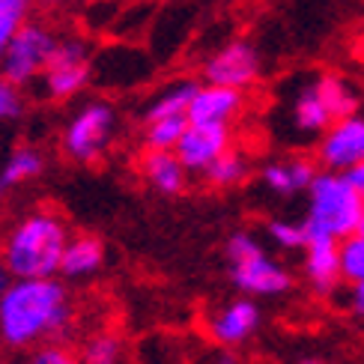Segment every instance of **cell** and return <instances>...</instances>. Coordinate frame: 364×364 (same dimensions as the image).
Segmentation results:
<instances>
[{"label":"cell","mask_w":364,"mask_h":364,"mask_svg":"<svg viewBox=\"0 0 364 364\" xmlns=\"http://www.w3.org/2000/svg\"><path fill=\"white\" fill-rule=\"evenodd\" d=\"M72 323V299L57 275L12 278L0 296V341L12 350H27L60 338Z\"/></svg>","instance_id":"6da1fadb"},{"label":"cell","mask_w":364,"mask_h":364,"mask_svg":"<svg viewBox=\"0 0 364 364\" xmlns=\"http://www.w3.org/2000/svg\"><path fill=\"white\" fill-rule=\"evenodd\" d=\"M69 239V227L57 212H30L9 230L0 260L6 263L12 278H51L60 275V260Z\"/></svg>","instance_id":"7a4b0ae2"},{"label":"cell","mask_w":364,"mask_h":364,"mask_svg":"<svg viewBox=\"0 0 364 364\" xmlns=\"http://www.w3.org/2000/svg\"><path fill=\"white\" fill-rule=\"evenodd\" d=\"M364 194L341 171H316L308 186V239H346L358 230Z\"/></svg>","instance_id":"3957f363"},{"label":"cell","mask_w":364,"mask_h":364,"mask_svg":"<svg viewBox=\"0 0 364 364\" xmlns=\"http://www.w3.org/2000/svg\"><path fill=\"white\" fill-rule=\"evenodd\" d=\"M358 111V90L341 75H316L305 81L290 102V126L301 138L320 134L341 117Z\"/></svg>","instance_id":"277c9868"},{"label":"cell","mask_w":364,"mask_h":364,"mask_svg":"<svg viewBox=\"0 0 364 364\" xmlns=\"http://www.w3.org/2000/svg\"><path fill=\"white\" fill-rule=\"evenodd\" d=\"M227 260H230L233 284L248 296H281L293 287L290 272L272 260L248 230H239L227 239Z\"/></svg>","instance_id":"5b68a950"},{"label":"cell","mask_w":364,"mask_h":364,"mask_svg":"<svg viewBox=\"0 0 364 364\" xmlns=\"http://www.w3.org/2000/svg\"><path fill=\"white\" fill-rule=\"evenodd\" d=\"M114 134H117V108L108 99H90L69 117L63 134H60V146H63V156H69L72 161L93 164L108 153Z\"/></svg>","instance_id":"8992f818"},{"label":"cell","mask_w":364,"mask_h":364,"mask_svg":"<svg viewBox=\"0 0 364 364\" xmlns=\"http://www.w3.org/2000/svg\"><path fill=\"white\" fill-rule=\"evenodd\" d=\"M90 63H93V48L84 36H60L48 66L33 81L39 96L48 102L75 99L84 87H90Z\"/></svg>","instance_id":"52a82bcc"},{"label":"cell","mask_w":364,"mask_h":364,"mask_svg":"<svg viewBox=\"0 0 364 364\" xmlns=\"http://www.w3.org/2000/svg\"><path fill=\"white\" fill-rule=\"evenodd\" d=\"M57 39L60 33L51 24L27 18L18 27V33L9 39L6 51L0 54V75L18 87H30L48 66V60L57 48Z\"/></svg>","instance_id":"ba28073f"},{"label":"cell","mask_w":364,"mask_h":364,"mask_svg":"<svg viewBox=\"0 0 364 364\" xmlns=\"http://www.w3.org/2000/svg\"><path fill=\"white\" fill-rule=\"evenodd\" d=\"M153 75V57L129 42H114L108 48L93 51L90 84L99 90H132Z\"/></svg>","instance_id":"9c48e42d"},{"label":"cell","mask_w":364,"mask_h":364,"mask_svg":"<svg viewBox=\"0 0 364 364\" xmlns=\"http://www.w3.org/2000/svg\"><path fill=\"white\" fill-rule=\"evenodd\" d=\"M203 81L209 84H224L233 90H248L257 84L263 72L260 54L248 39H230L224 42L218 51H212L203 60Z\"/></svg>","instance_id":"30bf717a"},{"label":"cell","mask_w":364,"mask_h":364,"mask_svg":"<svg viewBox=\"0 0 364 364\" xmlns=\"http://www.w3.org/2000/svg\"><path fill=\"white\" fill-rule=\"evenodd\" d=\"M316 161L326 171H341V173L364 161V117L350 114L335 119L316 141Z\"/></svg>","instance_id":"8fae6325"},{"label":"cell","mask_w":364,"mask_h":364,"mask_svg":"<svg viewBox=\"0 0 364 364\" xmlns=\"http://www.w3.org/2000/svg\"><path fill=\"white\" fill-rule=\"evenodd\" d=\"M233 146L230 126H212V123H188L173 153L188 168V173H203L218 156H224Z\"/></svg>","instance_id":"7c38bea8"},{"label":"cell","mask_w":364,"mask_h":364,"mask_svg":"<svg viewBox=\"0 0 364 364\" xmlns=\"http://www.w3.org/2000/svg\"><path fill=\"white\" fill-rule=\"evenodd\" d=\"M257 328H260V308H257L254 299L227 301V305H221L218 311H212L209 320H206L209 338L218 346H224V350L227 346L245 343Z\"/></svg>","instance_id":"4fadbf2b"},{"label":"cell","mask_w":364,"mask_h":364,"mask_svg":"<svg viewBox=\"0 0 364 364\" xmlns=\"http://www.w3.org/2000/svg\"><path fill=\"white\" fill-rule=\"evenodd\" d=\"M245 108V90H233L224 84H197L191 105H188V123H212V126H230Z\"/></svg>","instance_id":"5bb4252c"},{"label":"cell","mask_w":364,"mask_h":364,"mask_svg":"<svg viewBox=\"0 0 364 364\" xmlns=\"http://www.w3.org/2000/svg\"><path fill=\"white\" fill-rule=\"evenodd\" d=\"M305 278L314 293L328 296L343 281L341 275V242L338 239H308L305 245Z\"/></svg>","instance_id":"9a60e30c"},{"label":"cell","mask_w":364,"mask_h":364,"mask_svg":"<svg viewBox=\"0 0 364 364\" xmlns=\"http://www.w3.org/2000/svg\"><path fill=\"white\" fill-rule=\"evenodd\" d=\"M141 176L159 194H182L188 186V168L179 161L173 149H144L141 156Z\"/></svg>","instance_id":"2e32d148"},{"label":"cell","mask_w":364,"mask_h":364,"mask_svg":"<svg viewBox=\"0 0 364 364\" xmlns=\"http://www.w3.org/2000/svg\"><path fill=\"white\" fill-rule=\"evenodd\" d=\"M316 176V164L305 156H296V159H281V161H269L266 168L260 171L263 186L272 194H281V197H290L299 191H308V186Z\"/></svg>","instance_id":"e0dca14e"},{"label":"cell","mask_w":364,"mask_h":364,"mask_svg":"<svg viewBox=\"0 0 364 364\" xmlns=\"http://www.w3.org/2000/svg\"><path fill=\"white\" fill-rule=\"evenodd\" d=\"M105 263V245L96 236H72L69 245L63 251V260H60V275L63 278H90L96 275Z\"/></svg>","instance_id":"ac0fdd59"},{"label":"cell","mask_w":364,"mask_h":364,"mask_svg":"<svg viewBox=\"0 0 364 364\" xmlns=\"http://www.w3.org/2000/svg\"><path fill=\"white\" fill-rule=\"evenodd\" d=\"M194 90H197V81H191V78L171 81L144 105L141 119L146 123V119H159V117H188V105H191Z\"/></svg>","instance_id":"d6986e66"},{"label":"cell","mask_w":364,"mask_h":364,"mask_svg":"<svg viewBox=\"0 0 364 364\" xmlns=\"http://www.w3.org/2000/svg\"><path fill=\"white\" fill-rule=\"evenodd\" d=\"M45 171V156L36 146H18L15 153L6 159L4 171H0V197L6 191H12L15 186H24V182L36 179Z\"/></svg>","instance_id":"ffe728a7"},{"label":"cell","mask_w":364,"mask_h":364,"mask_svg":"<svg viewBox=\"0 0 364 364\" xmlns=\"http://www.w3.org/2000/svg\"><path fill=\"white\" fill-rule=\"evenodd\" d=\"M200 176L206 179V186H212V188H233V186H239V182H245L248 161H245V156L236 153V149L230 146L224 156H218L215 161H212Z\"/></svg>","instance_id":"44dd1931"},{"label":"cell","mask_w":364,"mask_h":364,"mask_svg":"<svg viewBox=\"0 0 364 364\" xmlns=\"http://www.w3.org/2000/svg\"><path fill=\"white\" fill-rule=\"evenodd\" d=\"M188 117H159L144 123V149H176Z\"/></svg>","instance_id":"7402d4cb"},{"label":"cell","mask_w":364,"mask_h":364,"mask_svg":"<svg viewBox=\"0 0 364 364\" xmlns=\"http://www.w3.org/2000/svg\"><path fill=\"white\" fill-rule=\"evenodd\" d=\"M123 355H126L123 341L111 335V331H99V335H93L84 343L81 361L84 364H123Z\"/></svg>","instance_id":"603a6c76"},{"label":"cell","mask_w":364,"mask_h":364,"mask_svg":"<svg viewBox=\"0 0 364 364\" xmlns=\"http://www.w3.org/2000/svg\"><path fill=\"white\" fill-rule=\"evenodd\" d=\"M341 275L346 284H364V239L358 233L341 239Z\"/></svg>","instance_id":"cb8c5ba5"},{"label":"cell","mask_w":364,"mask_h":364,"mask_svg":"<svg viewBox=\"0 0 364 364\" xmlns=\"http://www.w3.org/2000/svg\"><path fill=\"white\" fill-rule=\"evenodd\" d=\"M33 0H0V54L6 51L9 39L18 33V27L30 18Z\"/></svg>","instance_id":"d4e9b609"},{"label":"cell","mask_w":364,"mask_h":364,"mask_svg":"<svg viewBox=\"0 0 364 364\" xmlns=\"http://www.w3.org/2000/svg\"><path fill=\"white\" fill-rule=\"evenodd\" d=\"M269 239L275 242L278 248L284 251H299L308 245V230H305V221H272L266 227Z\"/></svg>","instance_id":"484cf974"},{"label":"cell","mask_w":364,"mask_h":364,"mask_svg":"<svg viewBox=\"0 0 364 364\" xmlns=\"http://www.w3.org/2000/svg\"><path fill=\"white\" fill-rule=\"evenodd\" d=\"M24 114V96L21 87L12 84L9 78L0 75V123H9V119H18Z\"/></svg>","instance_id":"4316f807"},{"label":"cell","mask_w":364,"mask_h":364,"mask_svg":"<svg viewBox=\"0 0 364 364\" xmlns=\"http://www.w3.org/2000/svg\"><path fill=\"white\" fill-rule=\"evenodd\" d=\"M27 364H84V361L72 350H66V346L45 343V346H39V350H33V355H30Z\"/></svg>","instance_id":"83f0119b"},{"label":"cell","mask_w":364,"mask_h":364,"mask_svg":"<svg viewBox=\"0 0 364 364\" xmlns=\"http://www.w3.org/2000/svg\"><path fill=\"white\" fill-rule=\"evenodd\" d=\"M350 311L364 316V284H353V293H350Z\"/></svg>","instance_id":"f1b7e54d"},{"label":"cell","mask_w":364,"mask_h":364,"mask_svg":"<svg viewBox=\"0 0 364 364\" xmlns=\"http://www.w3.org/2000/svg\"><path fill=\"white\" fill-rule=\"evenodd\" d=\"M346 179H350L353 186H355V188L364 194V161H358L355 168H350V171H346Z\"/></svg>","instance_id":"f546056e"},{"label":"cell","mask_w":364,"mask_h":364,"mask_svg":"<svg viewBox=\"0 0 364 364\" xmlns=\"http://www.w3.org/2000/svg\"><path fill=\"white\" fill-rule=\"evenodd\" d=\"M12 284V272L6 269V263L4 260H0V296H4L6 293V287Z\"/></svg>","instance_id":"4dcf8cb0"},{"label":"cell","mask_w":364,"mask_h":364,"mask_svg":"<svg viewBox=\"0 0 364 364\" xmlns=\"http://www.w3.org/2000/svg\"><path fill=\"white\" fill-rule=\"evenodd\" d=\"M209 364H239V358H233L230 353H218V355H212Z\"/></svg>","instance_id":"1f68e13d"},{"label":"cell","mask_w":364,"mask_h":364,"mask_svg":"<svg viewBox=\"0 0 364 364\" xmlns=\"http://www.w3.org/2000/svg\"><path fill=\"white\" fill-rule=\"evenodd\" d=\"M33 4H39V6H45V9H57V6L72 4V0H33Z\"/></svg>","instance_id":"d6a6232c"},{"label":"cell","mask_w":364,"mask_h":364,"mask_svg":"<svg viewBox=\"0 0 364 364\" xmlns=\"http://www.w3.org/2000/svg\"><path fill=\"white\" fill-rule=\"evenodd\" d=\"M361 239H364V206H361V218H358V230H355Z\"/></svg>","instance_id":"836d02e7"},{"label":"cell","mask_w":364,"mask_h":364,"mask_svg":"<svg viewBox=\"0 0 364 364\" xmlns=\"http://www.w3.org/2000/svg\"><path fill=\"white\" fill-rule=\"evenodd\" d=\"M299 364H326V361H320V358H301Z\"/></svg>","instance_id":"e575fe53"}]
</instances>
